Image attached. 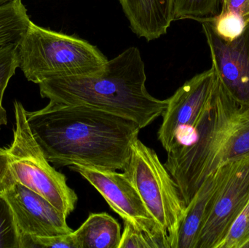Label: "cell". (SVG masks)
I'll return each instance as SVG.
<instances>
[{
	"mask_svg": "<svg viewBox=\"0 0 249 248\" xmlns=\"http://www.w3.org/2000/svg\"><path fill=\"white\" fill-rule=\"evenodd\" d=\"M26 119L47 160L58 167L80 164L123 170L141 130L133 121L109 112L52 101L26 111Z\"/></svg>",
	"mask_w": 249,
	"mask_h": 248,
	"instance_id": "cell-1",
	"label": "cell"
},
{
	"mask_svg": "<svg viewBox=\"0 0 249 248\" xmlns=\"http://www.w3.org/2000/svg\"><path fill=\"white\" fill-rule=\"evenodd\" d=\"M0 194L13 213L21 240L24 237H51L73 231L67 224V217L32 189L16 183Z\"/></svg>",
	"mask_w": 249,
	"mask_h": 248,
	"instance_id": "cell-11",
	"label": "cell"
},
{
	"mask_svg": "<svg viewBox=\"0 0 249 248\" xmlns=\"http://www.w3.org/2000/svg\"><path fill=\"white\" fill-rule=\"evenodd\" d=\"M14 112L13 142L0 148V192L20 183L45 198L68 217L75 209L77 194L67 184L66 176L50 165L32 134L26 111L17 100Z\"/></svg>",
	"mask_w": 249,
	"mask_h": 248,
	"instance_id": "cell-4",
	"label": "cell"
},
{
	"mask_svg": "<svg viewBox=\"0 0 249 248\" xmlns=\"http://www.w3.org/2000/svg\"><path fill=\"white\" fill-rule=\"evenodd\" d=\"M219 13L235 15L247 24L249 22V0H222Z\"/></svg>",
	"mask_w": 249,
	"mask_h": 248,
	"instance_id": "cell-23",
	"label": "cell"
},
{
	"mask_svg": "<svg viewBox=\"0 0 249 248\" xmlns=\"http://www.w3.org/2000/svg\"><path fill=\"white\" fill-rule=\"evenodd\" d=\"M18 68L28 81L37 84L53 77L94 74L108 61L88 41L32 21L18 45Z\"/></svg>",
	"mask_w": 249,
	"mask_h": 248,
	"instance_id": "cell-5",
	"label": "cell"
},
{
	"mask_svg": "<svg viewBox=\"0 0 249 248\" xmlns=\"http://www.w3.org/2000/svg\"><path fill=\"white\" fill-rule=\"evenodd\" d=\"M219 248H249V202Z\"/></svg>",
	"mask_w": 249,
	"mask_h": 248,
	"instance_id": "cell-19",
	"label": "cell"
},
{
	"mask_svg": "<svg viewBox=\"0 0 249 248\" xmlns=\"http://www.w3.org/2000/svg\"><path fill=\"white\" fill-rule=\"evenodd\" d=\"M0 248H22L19 233L13 213L0 194Z\"/></svg>",
	"mask_w": 249,
	"mask_h": 248,
	"instance_id": "cell-18",
	"label": "cell"
},
{
	"mask_svg": "<svg viewBox=\"0 0 249 248\" xmlns=\"http://www.w3.org/2000/svg\"><path fill=\"white\" fill-rule=\"evenodd\" d=\"M12 1V0H0V5L1 4H5V3L9 2V1Z\"/></svg>",
	"mask_w": 249,
	"mask_h": 248,
	"instance_id": "cell-24",
	"label": "cell"
},
{
	"mask_svg": "<svg viewBox=\"0 0 249 248\" xmlns=\"http://www.w3.org/2000/svg\"><path fill=\"white\" fill-rule=\"evenodd\" d=\"M228 163L206 179L186 207L185 214L178 229L175 248H196L203 221L225 177Z\"/></svg>",
	"mask_w": 249,
	"mask_h": 248,
	"instance_id": "cell-13",
	"label": "cell"
},
{
	"mask_svg": "<svg viewBox=\"0 0 249 248\" xmlns=\"http://www.w3.org/2000/svg\"><path fill=\"white\" fill-rule=\"evenodd\" d=\"M216 82L212 67L187 80L168 99L158 132L167 152L194 141L196 128L214 94Z\"/></svg>",
	"mask_w": 249,
	"mask_h": 248,
	"instance_id": "cell-7",
	"label": "cell"
},
{
	"mask_svg": "<svg viewBox=\"0 0 249 248\" xmlns=\"http://www.w3.org/2000/svg\"><path fill=\"white\" fill-rule=\"evenodd\" d=\"M249 202V153L228 164L197 237L196 248H219Z\"/></svg>",
	"mask_w": 249,
	"mask_h": 248,
	"instance_id": "cell-8",
	"label": "cell"
},
{
	"mask_svg": "<svg viewBox=\"0 0 249 248\" xmlns=\"http://www.w3.org/2000/svg\"><path fill=\"white\" fill-rule=\"evenodd\" d=\"M119 248H163L160 242L124 221Z\"/></svg>",
	"mask_w": 249,
	"mask_h": 248,
	"instance_id": "cell-22",
	"label": "cell"
},
{
	"mask_svg": "<svg viewBox=\"0 0 249 248\" xmlns=\"http://www.w3.org/2000/svg\"><path fill=\"white\" fill-rule=\"evenodd\" d=\"M200 23L218 84L235 103L249 109V22L232 39L218 34L210 20Z\"/></svg>",
	"mask_w": 249,
	"mask_h": 248,
	"instance_id": "cell-10",
	"label": "cell"
},
{
	"mask_svg": "<svg viewBox=\"0 0 249 248\" xmlns=\"http://www.w3.org/2000/svg\"><path fill=\"white\" fill-rule=\"evenodd\" d=\"M123 170L160 226L170 248H175L187 206L175 181L157 153L138 138L132 145L130 159Z\"/></svg>",
	"mask_w": 249,
	"mask_h": 248,
	"instance_id": "cell-6",
	"label": "cell"
},
{
	"mask_svg": "<svg viewBox=\"0 0 249 248\" xmlns=\"http://www.w3.org/2000/svg\"><path fill=\"white\" fill-rule=\"evenodd\" d=\"M80 248L74 230L68 234L51 237H27L22 240V248Z\"/></svg>",
	"mask_w": 249,
	"mask_h": 248,
	"instance_id": "cell-20",
	"label": "cell"
},
{
	"mask_svg": "<svg viewBox=\"0 0 249 248\" xmlns=\"http://www.w3.org/2000/svg\"><path fill=\"white\" fill-rule=\"evenodd\" d=\"M31 21L22 0L0 5V48L19 44Z\"/></svg>",
	"mask_w": 249,
	"mask_h": 248,
	"instance_id": "cell-15",
	"label": "cell"
},
{
	"mask_svg": "<svg viewBox=\"0 0 249 248\" xmlns=\"http://www.w3.org/2000/svg\"><path fill=\"white\" fill-rule=\"evenodd\" d=\"M206 20H210L216 33L226 39L237 37L247 25L241 17L231 13H219Z\"/></svg>",
	"mask_w": 249,
	"mask_h": 248,
	"instance_id": "cell-21",
	"label": "cell"
},
{
	"mask_svg": "<svg viewBox=\"0 0 249 248\" xmlns=\"http://www.w3.org/2000/svg\"><path fill=\"white\" fill-rule=\"evenodd\" d=\"M80 248H119L121 225L107 213L91 214L74 231Z\"/></svg>",
	"mask_w": 249,
	"mask_h": 248,
	"instance_id": "cell-14",
	"label": "cell"
},
{
	"mask_svg": "<svg viewBox=\"0 0 249 248\" xmlns=\"http://www.w3.org/2000/svg\"><path fill=\"white\" fill-rule=\"evenodd\" d=\"M18 45L10 44L0 48V128L7 125V112L2 105L4 92L10 79L18 68Z\"/></svg>",
	"mask_w": 249,
	"mask_h": 248,
	"instance_id": "cell-17",
	"label": "cell"
},
{
	"mask_svg": "<svg viewBox=\"0 0 249 248\" xmlns=\"http://www.w3.org/2000/svg\"><path fill=\"white\" fill-rule=\"evenodd\" d=\"M165 168L186 206L208 177L249 153V109L231 99L216 82V90L192 144L168 151Z\"/></svg>",
	"mask_w": 249,
	"mask_h": 248,
	"instance_id": "cell-3",
	"label": "cell"
},
{
	"mask_svg": "<svg viewBox=\"0 0 249 248\" xmlns=\"http://www.w3.org/2000/svg\"><path fill=\"white\" fill-rule=\"evenodd\" d=\"M132 32L148 42L167 33L174 21L173 0H119Z\"/></svg>",
	"mask_w": 249,
	"mask_h": 248,
	"instance_id": "cell-12",
	"label": "cell"
},
{
	"mask_svg": "<svg viewBox=\"0 0 249 248\" xmlns=\"http://www.w3.org/2000/svg\"><path fill=\"white\" fill-rule=\"evenodd\" d=\"M69 167L87 180L124 221L160 242L163 248H170L162 228L124 173L80 164Z\"/></svg>",
	"mask_w": 249,
	"mask_h": 248,
	"instance_id": "cell-9",
	"label": "cell"
},
{
	"mask_svg": "<svg viewBox=\"0 0 249 248\" xmlns=\"http://www.w3.org/2000/svg\"><path fill=\"white\" fill-rule=\"evenodd\" d=\"M146 81L140 51L130 47L94 74L53 77L38 84L41 96L50 101L109 112L133 121L142 129L162 116L168 105V99L149 94Z\"/></svg>",
	"mask_w": 249,
	"mask_h": 248,
	"instance_id": "cell-2",
	"label": "cell"
},
{
	"mask_svg": "<svg viewBox=\"0 0 249 248\" xmlns=\"http://www.w3.org/2000/svg\"><path fill=\"white\" fill-rule=\"evenodd\" d=\"M222 0H173L174 20L193 19L201 22L219 14Z\"/></svg>",
	"mask_w": 249,
	"mask_h": 248,
	"instance_id": "cell-16",
	"label": "cell"
}]
</instances>
